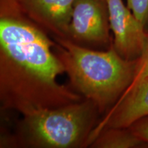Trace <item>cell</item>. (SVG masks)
<instances>
[{
	"mask_svg": "<svg viewBox=\"0 0 148 148\" xmlns=\"http://www.w3.org/2000/svg\"><path fill=\"white\" fill-rule=\"evenodd\" d=\"M53 45V40L23 13L16 0H0L1 108L24 116L82 100L57 82L64 70Z\"/></svg>",
	"mask_w": 148,
	"mask_h": 148,
	"instance_id": "1",
	"label": "cell"
},
{
	"mask_svg": "<svg viewBox=\"0 0 148 148\" xmlns=\"http://www.w3.org/2000/svg\"><path fill=\"white\" fill-rule=\"evenodd\" d=\"M54 52L73 88L108 112L132 83L137 60L121 57L113 45L105 51L83 47L73 40L53 36Z\"/></svg>",
	"mask_w": 148,
	"mask_h": 148,
	"instance_id": "2",
	"label": "cell"
},
{
	"mask_svg": "<svg viewBox=\"0 0 148 148\" xmlns=\"http://www.w3.org/2000/svg\"><path fill=\"white\" fill-rule=\"evenodd\" d=\"M100 114L87 99L58 108L23 116L18 125L16 141L24 147L71 148L87 146Z\"/></svg>",
	"mask_w": 148,
	"mask_h": 148,
	"instance_id": "3",
	"label": "cell"
},
{
	"mask_svg": "<svg viewBox=\"0 0 148 148\" xmlns=\"http://www.w3.org/2000/svg\"><path fill=\"white\" fill-rule=\"evenodd\" d=\"M110 21L106 0H75L68 38L77 42L108 44Z\"/></svg>",
	"mask_w": 148,
	"mask_h": 148,
	"instance_id": "4",
	"label": "cell"
},
{
	"mask_svg": "<svg viewBox=\"0 0 148 148\" xmlns=\"http://www.w3.org/2000/svg\"><path fill=\"white\" fill-rule=\"evenodd\" d=\"M113 45L117 53L127 60H136L143 54L148 39L145 27L123 0H106Z\"/></svg>",
	"mask_w": 148,
	"mask_h": 148,
	"instance_id": "5",
	"label": "cell"
},
{
	"mask_svg": "<svg viewBox=\"0 0 148 148\" xmlns=\"http://www.w3.org/2000/svg\"><path fill=\"white\" fill-rule=\"evenodd\" d=\"M148 116V79L125 90L114 106L98 121L87 141L90 145L102 131L112 127L127 128Z\"/></svg>",
	"mask_w": 148,
	"mask_h": 148,
	"instance_id": "6",
	"label": "cell"
},
{
	"mask_svg": "<svg viewBox=\"0 0 148 148\" xmlns=\"http://www.w3.org/2000/svg\"><path fill=\"white\" fill-rule=\"evenodd\" d=\"M18 7L36 25L53 36L68 38L75 0H16Z\"/></svg>",
	"mask_w": 148,
	"mask_h": 148,
	"instance_id": "7",
	"label": "cell"
},
{
	"mask_svg": "<svg viewBox=\"0 0 148 148\" xmlns=\"http://www.w3.org/2000/svg\"><path fill=\"white\" fill-rule=\"evenodd\" d=\"M146 145L148 143L136 136L128 127H112L102 131L90 146L96 148H134Z\"/></svg>",
	"mask_w": 148,
	"mask_h": 148,
	"instance_id": "8",
	"label": "cell"
},
{
	"mask_svg": "<svg viewBox=\"0 0 148 148\" xmlns=\"http://www.w3.org/2000/svg\"><path fill=\"white\" fill-rule=\"evenodd\" d=\"M148 79V39L143 54L138 59L134 79L127 89L134 87L138 83Z\"/></svg>",
	"mask_w": 148,
	"mask_h": 148,
	"instance_id": "9",
	"label": "cell"
},
{
	"mask_svg": "<svg viewBox=\"0 0 148 148\" xmlns=\"http://www.w3.org/2000/svg\"><path fill=\"white\" fill-rule=\"evenodd\" d=\"M127 6L142 25L148 24V0H127Z\"/></svg>",
	"mask_w": 148,
	"mask_h": 148,
	"instance_id": "10",
	"label": "cell"
},
{
	"mask_svg": "<svg viewBox=\"0 0 148 148\" xmlns=\"http://www.w3.org/2000/svg\"><path fill=\"white\" fill-rule=\"evenodd\" d=\"M128 128L138 138L148 143V116L134 122Z\"/></svg>",
	"mask_w": 148,
	"mask_h": 148,
	"instance_id": "11",
	"label": "cell"
}]
</instances>
